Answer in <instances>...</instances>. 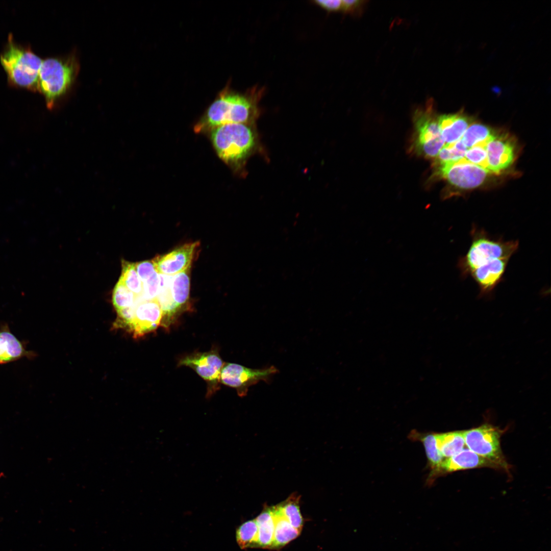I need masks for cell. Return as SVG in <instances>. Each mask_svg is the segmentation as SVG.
Masks as SVG:
<instances>
[{
	"mask_svg": "<svg viewBox=\"0 0 551 551\" xmlns=\"http://www.w3.org/2000/svg\"><path fill=\"white\" fill-rule=\"evenodd\" d=\"M261 89L253 87L245 92L233 90L228 83L218 93L196 126L213 129L229 123H243L248 121L256 111V103L262 94Z\"/></svg>",
	"mask_w": 551,
	"mask_h": 551,
	"instance_id": "1",
	"label": "cell"
},
{
	"mask_svg": "<svg viewBox=\"0 0 551 551\" xmlns=\"http://www.w3.org/2000/svg\"><path fill=\"white\" fill-rule=\"evenodd\" d=\"M471 234L472 241L469 248L458 263L464 276L469 275L477 268L496 260H510L518 248V241L494 239L482 229L474 227Z\"/></svg>",
	"mask_w": 551,
	"mask_h": 551,
	"instance_id": "2",
	"label": "cell"
},
{
	"mask_svg": "<svg viewBox=\"0 0 551 551\" xmlns=\"http://www.w3.org/2000/svg\"><path fill=\"white\" fill-rule=\"evenodd\" d=\"M1 63L13 85L37 90L39 72L43 60L30 49L16 44L10 34Z\"/></svg>",
	"mask_w": 551,
	"mask_h": 551,
	"instance_id": "3",
	"label": "cell"
},
{
	"mask_svg": "<svg viewBox=\"0 0 551 551\" xmlns=\"http://www.w3.org/2000/svg\"><path fill=\"white\" fill-rule=\"evenodd\" d=\"M77 66L75 61L70 59L48 58L43 60L37 90L44 95L49 109L53 108L57 101L73 82Z\"/></svg>",
	"mask_w": 551,
	"mask_h": 551,
	"instance_id": "4",
	"label": "cell"
},
{
	"mask_svg": "<svg viewBox=\"0 0 551 551\" xmlns=\"http://www.w3.org/2000/svg\"><path fill=\"white\" fill-rule=\"evenodd\" d=\"M189 268L168 278L161 275V289L157 297L160 304L162 316L160 323L169 331L180 315L188 308L190 292Z\"/></svg>",
	"mask_w": 551,
	"mask_h": 551,
	"instance_id": "5",
	"label": "cell"
},
{
	"mask_svg": "<svg viewBox=\"0 0 551 551\" xmlns=\"http://www.w3.org/2000/svg\"><path fill=\"white\" fill-rule=\"evenodd\" d=\"M211 138L219 157L227 163L243 159L254 145L251 129L243 123H229L213 129Z\"/></svg>",
	"mask_w": 551,
	"mask_h": 551,
	"instance_id": "6",
	"label": "cell"
},
{
	"mask_svg": "<svg viewBox=\"0 0 551 551\" xmlns=\"http://www.w3.org/2000/svg\"><path fill=\"white\" fill-rule=\"evenodd\" d=\"M425 109H417L414 114L416 131L414 142L416 151L427 157H437L445 143L442 139L432 102Z\"/></svg>",
	"mask_w": 551,
	"mask_h": 551,
	"instance_id": "7",
	"label": "cell"
},
{
	"mask_svg": "<svg viewBox=\"0 0 551 551\" xmlns=\"http://www.w3.org/2000/svg\"><path fill=\"white\" fill-rule=\"evenodd\" d=\"M500 434L498 429L488 424L463 431L465 443L470 450L507 470L509 465L500 448Z\"/></svg>",
	"mask_w": 551,
	"mask_h": 551,
	"instance_id": "8",
	"label": "cell"
},
{
	"mask_svg": "<svg viewBox=\"0 0 551 551\" xmlns=\"http://www.w3.org/2000/svg\"><path fill=\"white\" fill-rule=\"evenodd\" d=\"M224 364L215 348L205 352H195L180 359L178 366H186L194 370L207 385V398L220 389V377Z\"/></svg>",
	"mask_w": 551,
	"mask_h": 551,
	"instance_id": "9",
	"label": "cell"
},
{
	"mask_svg": "<svg viewBox=\"0 0 551 551\" xmlns=\"http://www.w3.org/2000/svg\"><path fill=\"white\" fill-rule=\"evenodd\" d=\"M274 366L252 369L233 363H224L220 372V383L235 389L238 396L246 395L248 388L260 381L269 383L278 372Z\"/></svg>",
	"mask_w": 551,
	"mask_h": 551,
	"instance_id": "10",
	"label": "cell"
},
{
	"mask_svg": "<svg viewBox=\"0 0 551 551\" xmlns=\"http://www.w3.org/2000/svg\"><path fill=\"white\" fill-rule=\"evenodd\" d=\"M440 176L450 184L462 189L474 188L485 180L489 172L487 169L471 163L464 158L440 164Z\"/></svg>",
	"mask_w": 551,
	"mask_h": 551,
	"instance_id": "11",
	"label": "cell"
},
{
	"mask_svg": "<svg viewBox=\"0 0 551 551\" xmlns=\"http://www.w3.org/2000/svg\"><path fill=\"white\" fill-rule=\"evenodd\" d=\"M131 308L132 316L125 329L135 337L154 331L160 325L162 311L157 297L141 300Z\"/></svg>",
	"mask_w": 551,
	"mask_h": 551,
	"instance_id": "12",
	"label": "cell"
},
{
	"mask_svg": "<svg viewBox=\"0 0 551 551\" xmlns=\"http://www.w3.org/2000/svg\"><path fill=\"white\" fill-rule=\"evenodd\" d=\"M199 245V242L187 243L167 254L155 257L152 262L156 272L172 276L188 269Z\"/></svg>",
	"mask_w": 551,
	"mask_h": 551,
	"instance_id": "13",
	"label": "cell"
},
{
	"mask_svg": "<svg viewBox=\"0 0 551 551\" xmlns=\"http://www.w3.org/2000/svg\"><path fill=\"white\" fill-rule=\"evenodd\" d=\"M487 170L498 173L510 166L514 159V143L505 136L495 135L486 145Z\"/></svg>",
	"mask_w": 551,
	"mask_h": 551,
	"instance_id": "14",
	"label": "cell"
},
{
	"mask_svg": "<svg viewBox=\"0 0 551 551\" xmlns=\"http://www.w3.org/2000/svg\"><path fill=\"white\" fill-rule=\"evenodd\" d=\"M509 261L497 259L477 268L470 273L479 286L481 294L490 293L500 282Z\"/></svg>",
	"mask_w": 551,
	"mask_h": 551,
	"instance_id": "15",
	"label": "cell"
},
{
	"mask_svg": "<svg viewBox=\"0 0 551 551\" xmlns=\"http://www.w3.org/2000/svg\"><path fill=\"white\" fill-rule=\"evenodd\" d=\"M483 467L500 468L495 463L469 449L463 448L456 455L443 461L440 467V473Z\"/></svg>",
	"mask_w": 551,
	"mask_h": 551,
	"instance_id": "16",
	"label": "cell"
},
{
	"mask_svg": "<svg viewBox=\"0 0 551 551\" xmlns=\"http://www.w3.org/2000/svg\"><path fill=\"white\" fill-rule=\"evenodd\" d=\"M23 343L11 332L7 324L0 328V364L13 362L23 357L33 356Z\"/></svg>",
	"mask_w": 551,
	"mask_h": 551,
	"instance_id": "17",
	"label": "cell"
},
{
	"mask_svg": "<svg viewBox=\"0 0 551 551\" xmlns=\"http://www.w3.org/2000/svg\"><path fill=\"white\" fill-rule=\"evenodd\" d=\"M441 134L445 144L460 140L470 125V120L461 113L443 115L438 117Z\"/></svg>",
	"mask_w": 551,
	"mask_h": 551,
	"instance_id": "18",
	"label": "cell"
},
{
	"mask_svg": "<svg viewBox=\"0 0 551 551\" xmlns=\"http://www.w3.org/2000/svg\"><path fill=\"white\" fill-rule=\"evenodd\" d=\"M409 437L413 440L422 442L425 449L429 465L431 469L429 479L433 480L437 474H440V467L444 461L437 446L436 433H421L413 430L410 434Z\"/></svg>",
	"mask_w": 551,
	"mask_h": 551,
	"instance_id": "19",
	"label": "cell"
},
{
	"mask_svg": "<svg viewBox=\"0 0 551 551\" xmlns=\"http://www.w3.org/2000/svg\"><path fill=\"white\" fill-rule=\"evenodd\" d=\"M275 527L271 549H279L296 538L301 531L292 527L282 514L278 506H272Z\"/></svg>",
	"mask_w": 551,
	"mask_h": 551,
	"instance_id": "20",
	"label": "cell"
},
{
	"mask_svg": "<svg viewBox=\"0 0 551 551\" xmlns=\"http://www.w3.org/2000/svg\"><path fill=\"white\" fill-rule=\"evenodd\" d=\"M255 520L258 528L257 547L271 549L275 527L272 507L265 506Z\"/></svg>",
	"mask_w": 551,
	"mask_h": 551,
	"instance_id": "21",
	"label": "cell"
},
{
	"mask_svg": "<svg viewBox=\"0 0 551 551\" xmlns=\"http://www.w3.org/2000/svg\"><path fill=\"white\" fill-rule=\"evenodd\" d=\"M437 448L444 460L460 452L465 445L463 431L436 433Z\"/></svg>",
	"mask_w": 551,
	"mask_h": 551,
	"instance_id": "22",
	"label": "cell"
},
{
	"mask_svg": "<svg viewBox=\"0 0 551 551\" xmlns=\"http://www.w3.org/2000/svg\"><path fill=\"white\" fill-rule=\"evenodd\" d=\"M495 135L492 130L481 123L470 124L461 138L464 145L469 148L479 144H487Z\"/></svg>",
	"mask_w": 551,
	"mask_h": 551,
	"instance_id": "23",
	"label": "cell"
},
{
	"mask_svg": "<svg viewBox=\"0 0 551 551\" xmlns=\"http://www.w3.org/2000/svg\"><path fill=\"white\" fill-rule=\"evenodd\" d=\"M299 496L296 494H291L284 502L277 505L282 514L290 524L301 531L304 524L303 518L299 505Z\"/></svg>",
	"mask_w": 551,
	"mask_h": 551,
	"instance_id": "24",
	"label": "cell"
},
{
	"mask_svg": "<svg viewBox=\"0 0 551 551\" xmlns=\"http://www.w3.org/2000/svg\"><path fill=\"white\" fill-rule=\"evenodd\" d=\"M122 267L119 280L137 296L138 302L141 297H143L144 288L143 283L137 272L135 264L123 260L122 261Z\"/></svg>",
	"mask_w": 551,
	"mask_h": 551,
	"instance_id": "25",
	"label": "cell"
},
{
	"mask_svg": "<svg viewBox=\"0 0 551 551\" xmlns=\"http://www.w3.org/2000/svg\"><path fill=\"white\" fill-rule=\"evenodd\" d=\"M236 537L237 542L241 548L257 547L258 528L255 519L242 523L237 529Z\"/></svg>",
	"mask_w": 551,
	"mask_h": 551,
	"instance_id": "26",
	"label": "cell"
},
{
	"mask_svg": "<svg viewBox=\"0 0 551 551\" xmlns=\"http://www.w3.org/2000/svg\"><path fill=\"white\" fill-rule=\"evenodd\" d=\"M138 300L137 296L119 280L114 289L112 302L116 310L132 308Z\"/></svg>",
	"mask_w": 551,
	"mask_h": 551,
	"instance_id": "27",
	"label": "cell"
},
{
	"mask_svg": "<svg viewBox=\"0 0 551 551\" xmlns=\"http://www.w3.org/2000/svg\"><path fill=\"white\" fill-rule=\"evenodd\" d=\"M467 148L460 139L449 144H444L437 156L440 164L457 161L464 158Z\"/></svg>",
	"mask_w": 551,
	"mask_h": 551,
	"instance_id": "28",
	"label": "cell"
},
{
	"mask_svg": "<svg viewBox=\"0 0 551 551\" xmlns=\"http://www.w3.org/2000/svg\"><path fill=\"white\" fill-rule=\"evenodd\" d=\"M486 145L479 144L468 148L464 158L487 170Z\"/></svg>",
	"mask_w": 551,
	"mask_h": 551,
	"instance_id": "29",
	"label": "cell"
},
{
	"mask_svg": "<svg viewBox=\"0 0 551 551\" xmlns=\"http://www.w3.org/2000/svg\"><path fill=\"white\" fill-rule=\"evenodd\" d=\"M143 283L144 299L157 297L161 287V275L157 273L151 279Z\"/></svg>",
	"mask_w": 551,
	"mask_h": 551,
	"instance_id": "30",
	"label": "cell"
},
{
	"mask_svg": "<svg viewBox=\"0 0 551 551\" xmlns=\"http://www.w3.org/2000/svg\"><path fill=\"white\" fill-rule=\"evenodd\" d=\"M137 272L143 282H144L157 272L152 261H144L135 263Z\"/></svg>",
	"mask_w": 551,
	"mask_h": 551,
	"instance_id": "31",
	"label": "cell"
},
{
	"mask_svg": "<svg viewBox=\"0 0 551 551\" xmlns=\"http://www.w3.org/2000/svg\"><path fill=\"white\" fill-rule=\"evenodd\" d=\"M314 2L328 11H342V2L341 0H317Z\"/></svg>",
	"mask_w": 551,
	"mask_h": 551,
	"instance_id": "32",
	"label": "cell"
},
{
	"mask_svg": "<svg viewBox=\"0 0 551 551\" xmlns=\"http://www.w3.org/2000/svg\"><path fill=\"white\" fill-rule=\"evenodd\" d=\"M342 11L346 12H354L361 8L363 3L359 0H343Z\"/></svg>",
	"mask_w": 551,
	"mask_h": 551,
	"instance_id": "33",
	"label": "cell"
}]
</instances>
